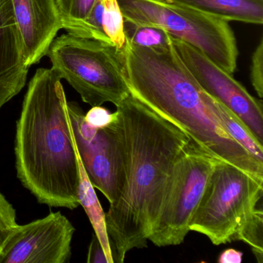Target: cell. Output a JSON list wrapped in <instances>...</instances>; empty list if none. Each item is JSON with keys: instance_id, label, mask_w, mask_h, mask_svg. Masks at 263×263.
<instances>
[{"instance_id": "6da1fadb", "label": "cell", "mask_w": 263, "mask_h": 263, "mask_svg": "<svg viewBox=\"0 0 263 263\" xmlns=\"http://www.w3.org/2000/svg\"><path fill=\"white\" fill-rule=\"evenodd\" d=\"M121 153L116 201L105 213L115 262L147 247L157 206L178 158L193 144L180 127L130 95L115 112Z\"/></svg>"}, {"instance_id": "7a4b0ae2", "label": "cell", "mask_w": 263, "mask_h": 263, "mask_svg": "<svg viewBox=\"0 0 263 263\" xmlns=\"http://www.w3.org/2000/svg\"><path fill=\"white\" fill-rule=\"evenodd\" d=\"M117 51L133 96L213 158L263 178V164L226 130L214 110V98L184 65L172 41L164 47H144L126 37L125 45Z\"/></svg>"}, {"instance_id": "3957f363", "label": "cell", "mask_w": 263, "mask_h": 263, "mask_svg": "<svg viewBox=\"0 0 263 263\" xmlns=\"http://www.w3.org/2000/svg\"><path fill=\"white\" fill-rule=\"evenodd\" d=\"M62 78L40 68L29 83L15 134L18 179L38 202L73 210L78 201V165Z\"/></svg>"}, {"instance_id": "277c9868", "label": "cell", "mask_w": 263, "mask_h": 263, "mask_svg": "<svg viewBox=\"0 0 263 263\" xmlns=\"http://www.w3.org/2000/svg\"><path fill=\"white\" fill-rule=\"evenodd\" d=\"M125 23L162 29L233 75L238 50L229 22L167 0H118Z\"/></svg>"}, {"instance_id": "5b68a950", "label": "cell", "mask_w": 263, "mask_h": 263, "mask_svg": "<svg viewBox=\"0 0 263 263\" xmlns=\"http://www.w3.org/2000/svg\"><path fill=\"white\" fill-rule=\"evenodd\" d=\"M47 57L52 68L91 107L107 102L117 107L130 95L112 44L67 33L55 38Z\"/></svg>"}, {"instance_id": "8992f818", "label": "cell", "mask_w": 263, "mask_h": 263, "mask_svg": "<svg viewBox=\"0 0 263 263\" xmlns=\"http://www.w3.org/2000/svg\"><path fill=\"white\" fill-rule=\"evenodd\" d=\"M263 195V178L235 166L218 161L189 224V230L203 234L215 246L236 241L246 217Z\"/></svg>"}, {"instance_id": "52a82bcc", "label": "cell", "mask_w": 263, "mask_h": 263, "mask_svg": "<svg viewBox=\"0 0 263 263\" xmlns=\"http://www.w3.org/2000/svg\"><path fill=\"white\" fill-rule=\"evenodd\" d=\"M218 161L195 142L178 158L161 192L148 241L158 247L184 241Z\"/></svg>"}, {"instance_id": "ba28073f", "label": "cell", "mask_w": 263, "mask_h": 263, "mask_svg": "<svg viewBox=\"0 0 263 263\" xmlns=\"http://www.w3.org/2000/svg\"><path fill=\"white\" fill-rule=\"evenodd\" d=\"M171 41L184 65L204 91L233 112L263 144L261 101L252 97L232 74L214 64L198 49L172 36Z\"/></svg>"}, {"instance_id": "9c48e42d", "label": "cell", "mask_w": 263, "mask_h": 263, "mask_svg": "<svg viewBox=\"0 0 263 263\" xmlns=\"http://www.w3.org/2000/svg\"><path fill=\"white\" fill-rule=\"evenodd\" d=\"M67 107L73 138L86 172L93 187L112 204L118 198L121 171V153L115 124L112 121L104 128H95L86 122L85 114L77 103L68 101Z\"/></svg>"}, {"instance_id": "30bf717a", "label": "cell", "mask_w": 263, "mask_h": 263, "mask_svg": "<svg viewBox=\"0 0 263 263\" xmlns=\"http://www.w3.org/2000/svg\"><path fill=\"white\" fill-rule=\"evenodd\" d=\"M74 233V226L61 212L19 224L0 254V263L68 262Z\"/></svg>"}, {"instance_id": "8fae6325", "label": "cell", "mask_w": 263, "mask_h": 263, "mask_svg": "<svg viewBox=\"0 0 263 263\" xmlns=\"http://www.w3.org/2000/svg\"><path fill=\"white\" fill-rule=\"evenodd\" d=\"M16 25L22 40L27 67L47 56L52 42L62 30L55 0H11Z\"/></svg>"}, {"instance_id": "7c38bea8", "label": "cell", "mask_w": 263, "mask_h": 263, "mask_svg": "<svg viewBox=\"0 0 263 263\" xmlns=\"http://www.w3.org/2000/svg\"><path fill=\"white\" fill-rule=\"evenodd\" d=\"M29 68L11 0H0V110L24 88Z\"/></svg>"}, {"instance_id": "4fadbf2b", "label": "cell", "mask_w": 263, "mask_h": 263, "mask_svg": "<svg viewBox=\"0 0 263 263\" xmlns=\"http://www.w3.org/2000/svg\"><path fill=\"white\" fill-rule=\"evenodd\" d=\"M228 21L258 24L263 23V0H167Z\"/></svg>"}, {"instance_id": "5bb4252c", "label": "cell", "mask_w": 263, "mask_h": 263, "mask_svg": "<svg viewBox=\"0 0 263 263\" xmlns=\"http://www.w3.org/2000/svg\"><path fill=\"white\" fill-rule=\"evenodd\" d=\"M75 148H76L77 159H78V176H79L78 190L79 204L84 208L91 223L92 227L95 230V235L104 249L109 263H115L108 235H107L105 213L97 196L95 187L92 184L88 175L86 172L85 167L81 161L77 148L76 143H75Z\"/></svg>"}, {"instance_id": "9a60e30c", "label": "cell", "mask_w": 263, "mask_h": 263, "mask_svg": "<svg viewBox=\"0 0 263 263\" xmlns=\"http://www.w3.org/2000/svg\"><path fill=\"white\" fill-rule=\"evenodd\" d=\"M214 110L229 135L254 158L263 164V144L256 139L241 119L214 98Z\"/></svg>"}, {"instance_id": "2e32d148", "label": "cell", "mask_w": 263, "mask_h": 263, "mask_svg": "<svg viewBox=\"0 0 263 263\" xmlns=\"http://www.w3.org/2000/svg\"><path fill=\"white\" fill-rule=\"evenodd\" d=\"M62 27L67 33L90 38L87 20L98 0H55Z\"/></svg>"}, {"instance_id": "e0dca14e", "label": "cell", "mask_w": 263, "mask_h": 263, "mask_svg": "<svg viewBox=\"0 0 263 263\" xmlns=\"http://www.w3.org/2000/svg\"><path fill=\"white\" fill-rule=\"evenodd\" d=\"M236 241H242L252 248L259 263L263 261V212L261 204L249 213L236 234Z\"/></svg>"}, {"instance_id": "ac0fdd59", "label": "cell", "mask_w": 263, "mask_h": 263, "mask_svg": "<svg viewBox=\"0 0 263 263\" xmlns=\"http://www.w3.org/2000/svg\"><path fill=\"white\" fill-rule=\"evenodd\" d=\"M102 25L112 45L121 50L126 43L125 21L118 0H104Z\"/></svg>"}, {"instance_id": "d6986e66", "label": "cell", "mask_w": 263, "mask_h": 263, "mask_svg": "<svg viewBox=\"0 0 263 263\" xmlns=\"http://www.w3.org/2000/svg\"><path fill=\"white\" fill-rule=\"evenodd\" d=\"M126 37L136 45L144 47H164L171 43V35L165 30L150 26H137L125 23Z\"/></svg>"}, {"instance_id": "ffe728a7", "label": "cell", "mask_w": 263, "mask_h": 263, "mask_svg": "<svg viewBox=\"0 0 263 263\" xmlns=\"http://www.w3.org/2000/svg\"><path fill=\"white\" fill-rule=\"evenodd\" d=\"M18 226L14 207L0 192V254Z\"/></svg>"}, {"instance_id": "44dd1931", "label": "cell", "mask_w": 263, "mask_h": 263, "mask_svg": "<svg viewBox=\"0 0 263 263\" xmlns=\"http://www.w3.org/2000/svg\"><path fill=\"white\" fill-rule=\"evenodd\" d=\"M250 78L252 86L260 98L263 97V39L252 53L251 61Z\"/></svg>"}, {"instance_id": "7402d4cb", "label": "cell", "mask_w": 263, "mask_h": 263, "mask_svg": "<svg viewBox=\"0 0 263 263\" xmlns=\"http://www.w3.org/2000/svg\"><path fill=\"white\" fill-rule=\"evenodd\" d=\"M115 114L102 106H93L84 115L86 122L96 129H103L111 124Z\"/></svg>"}, {"instance_id": "603a6c76", "label": "cell", "mask_w": 263, "mask_h": 263, "mask_svg": "<svg viewBox=\"0 0 263 263\" xmlns=\"http://www.w3.org/2000/svg\"><path fill=\"white\" fill-rule=\"evenodd\" d=\"M87 262L109 263L104 249L95 234H93L90 246H89Z\"/></svg>"}, {"instance_id": "cb8c5ba5", "label": "cell", "mask_w": 263, "mask_h": 263, "mask_svg": "<svg viewBox=\"0 0 263 263\" xmlns=\"http://www.w3.org/2000/svg\"><path fill=\"white\" fill-rule=\"evenodd\" d=\"M243 253L235 249H227L220 254L218 263H241Z\"/></svg>"}]
</instances>
